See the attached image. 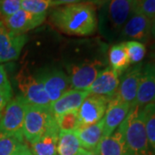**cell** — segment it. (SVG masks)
Instances as JSON below:
<instances>
[{"instance_id": "20", "label": "cell", "mask_w": 155, "mask_h": 155, "mask_svg": "<svg viewBox=\"0 0 155 155\" xmlns=\"http://www.w3.org/2000/svg\"><path fill=\"white\" fill-rule=\"evenodd\" d=\"M59 128L56 122L48 129V131L31 144V153L33 155H57V142L59 139Z\"/></svg>"}, {"instance_id": "11", "label": "cell", "mask_w": 155, "mask_h": 155, "mask_svg": "<svg viewBox=\"0 0 155 155\" xmlns=\"http://www.w3.org/2000/svg\"><path fill=\"white\" fill-rule=\"evenodd\" d=\"M27 35H15L0 21V63L18 59L28 41Z\"/></svg>"}, {"instance_id": "22", "label": "cell", "mask_w": 155, "mask_h": 155, "mask_svg": "<svg viewBox=\"0 0 155 155\" xmlns=\"http://www.w3.org/2000/svg\"><path fill=\"white\" fill-rule=\"evenodd\" d=\"M81 148L74 132H60L57 142V155H78Z\"/></svg>"}, {"instance_id": "23", "label": "cell", "mask_w": 155, "mask_h": 155, "mask_svg": "<svg viewBox=\"0 0 155 155\" xmlns=\"http://www.w3.org/2000/svg\"><path fill=\"white\" fill-rule=\"evenodd\" d=\"M24 143L22 134L0 133V155H13Z\"/></svg>"}, {"instance_id": "27", "label": "cell", "mask_w": 155, "mask_h": 155, "mask_svg": "<svg viewBox=\"0 0 155 155\" xmlns=\"http://www.w3.org/2000/svg\"><path fill=\"white\" fill-rule=\"evenodd\" d=\"M52 7L51 0H22L21 9L35 15L48 14V11Z\"/></svg>"}, {"instance_id": "25", "label": "cell", "mask_w": 155, "mask_h": 155, "mask_svg": "<svg viewBox=\"0 0 155 155\" xmlns=\"http://www.w3.org/2000/svg\"><path fill=\"white\" fill-rule=\"evenodd\" d=\"M54 118L60 132H75L79 127L78 110L68 111Z\"/></svg>"}, {"instance_id": "17", "label": "cell", "mask_w": 155, "mask_h": 155, "mask_svg": "<svg viewBox=\"0 0 155 155\" xmlns=\"http://www.w3.org/2000/svg\"><path fill=\"white\" fill-rule=\"evenodd\" d=\"M89 95L90 93L87 91L71 89L70 91L62 95L60 98L51 103L50 112L54 117H56L68 111L78 110L84 100Z\"/></svg>"}, {"instance_id": "1", "label": "cell", "mask_w": 155, "mask_h": 155, "mask_svg": "<svg viewBox=\"0 0 155 155\" xmlns=\"http://www.w3.org/2000/svg\"><path fill=\"white\" fill-rule=\"evenodd\" d=\"M50 22L58 30L67 35H93L97 29V6L90 2L56 6L50 12Z\"/></svg>"}, {"instance_id": "31", "label": "cell", "mask_w": 155, "mask_h": 155, "mask_svg": "<svg viewBox=\"0 0 155 155\" xmlns=\"http://www.w3.org/2000/svg\"><path fill=\"white\" fill-rule=\"evenodd\" d=\"M12 96L7 94L5 91L0 90V112H3L7 104L11 101Z\"/></svg>"}, {"instance_id": "14", "label": "cell", "mask_w": 155, "mask_h": 155, "mask_svg": "<svg viewBox=\"0 0 155 155\" xmlns=\"http://www.w3.org/2000/svg\"><path fill=\"white\" fill-rule=\"evenodd\" d=\"M131 107L121 100L116 94L108 103L104 117L103 138L111 135L127 117Z\"/></svg>"}, {"instance_id": "7", "label": "cell", "mask_w": 155, "mask_h": 155, "mask_svg": "<svg viewBox=\"0 0 155 155\" xmlns=\"http://www.w3.org/2000/svg\"><path fill=\"white\" fill-rule=\"evenodd\" d=\"M28 103L20 95L7 104L0 119V133L22 134Z\"/></svg>"}, {"instance_id": "36", "label": "cell", "mask_w": 155, "mask_h": 155, "mask_svg": "<svg viewBox=\"0 0 155 155\" xmlns=\"http://www.w3.org/2000/svg\"><path fill=\"white\" fill-rule=\"evenodd\" d=\"M150 57L153 59V61H155V42L152 45V47H151V54H150Z\"/></svg>"}, {"instance_id": "3", "label": "cell", "mask_w": 155, "mask_h": 155, "mask_svg": "<svg viewBox=\"0 0 155 155\" xmlns=\"http://www.w3.org/2000/svg\"><path fill=\"white\" fill-rule=\"evenodd\" d=\"M120 127L128 155H155L148 142L141 108H131Z\"/></svg>"}, {"instance_id": "13", "label": "cell", "mask_w": 155, "mask_h": 155, "mask_svg": "<svg viewBox=\"0 0 155 155\" xmlns=\"http://www.w3.org/2000/svg\"><path fill=\"white\" fill-rule=\"evenodd\" d=\"M47 15L48 14L35 15L21 9L15 14L3 18L0 21L5 24V26L11 33L23 35L42 24L46 20Z\"/></svg>"}, {"instance_id": "33", "label": "cell", "mask_w": 155, "mask_h": 155, "mask_svg": "<svg viewBox=\"0 0 155 155\" xmlns=\"http://www.w3.org/2000/svg\"><path fill=\"white\" fill-rule=\"evenodd\" d=\"M13 155H33L31 153L30 147L26 143L22 144L18 149L16 151V153Z\"/></svg>"}, {"instance_id": "5", "label": "cell", "mask_w": 155, "mask_h": 155, "mask_svg": "<svg viewBox=\"0 0 155 155\" xmlns=\"http://www.w3.org/2000/svg\"><path fill=\"white\" fill-rule=\"evenodd\" d=\"M20 96L28 104L50 109L51 102L39 78L27 68H21L16 76Z\"/></svg>"}, {"instance_id": "9", "label": "cell", "mask_w": 155, "mask_h": 155, "mask_svg": "<svg viewBox=\"0 0 155 155\" xmlns=\"http://www.w3.org/2000/svg\"><path fill=\"white\" fill-rule=\"evenodd\" d=\"M110 100V98L99 95H89L78 110L79 127L92 125L101 121Z\"/></svg>"}, {"instance_id": "34", "label": "cell", "mask_w": 155, "mask_h": 155, "mask_svg": "<svg viewBox=\"0 0 155 155\" xmlns=\"http://www.w3.org/2000/svg\"><path fill=\"white\" fill-rule=\"evenodd\" d=\"M151 38L155 41V16L151 19Z\"/></svg>"}, {"instance_id": "15", "label": "cell", "mask_w": 155, "mask_h": 155, "mask_svg": "<svg viewBox=\"0 0 155 155\" xmlns=\"http://www.w3.org/2000/svg\"><path fill=\"white\" fill-rule=\"evenodd\" d=\"M153 102H155V61H152L142 67L134 107L142 109Z\"/></svg>"}, {"instance_id": "6", "label": "cell", "mask_w": 155, "mask_h": 155, "mask_svg": "<svg viewBox=\"0 0 155 155\" xmlns=\"http://www.w3.org/2000/svg\"><path fill=\"white\" fill-rule=\"evenodd\" d=\"M107 67L100 60L86 61L80 64H74L67 67L68 78L72 89L87 91L94 82L97 76Z\"/></svg>"}, {"instance_id": "8", "label": "cell", "mask_w": 155, "mask_h": 155, "mask_svg": "<svg viewBox=\"0 0 155 155\" xmlns=\"http://www.w3.org/2000/svg\"><path fill=\"white\" fill-rule=\"evenodd\" d=\"M151 39V19L141 14L133 12L123 26L117 41H137L142 43Z\"/></svg>"}, {"instance_id": "2", "label": "cell", "mask_w": 155, "mask_h": 155, "mask_svg": "<svg viewBox=\"0 0 155 155\" xmlns=\"http://www.w3.org/2000/svg\"><path fill=\"white\" fill-rule=\"evenodd\" d=\"M134 0H105L98 7L97 29L110 42L117 41L123 26L134 12Z\"/></svg>"}, {"instance_id": "12", "label": "cell", "mask_w": 155, "mask_h": 155, "mask_svg": "<svg viewBox=\"0 0 155 155\" xmlns=\"http://www.w3.org/2000/svg\"><path fill=\"white\" fill-rule=\"evenodd\" d=\"M143 64L139 63L128 67L121 75L119 79V86L116 91V96L133 108L136 100L139 82L141 75Z\"/></svg>"}, {"instance_id": "38", "label": "cell", "mask_w": 155, "mask_h": 155, "mask_svg": "<svg viewBox=\"0 0 155 155\" xmlns=\"http://www.w3.org/2000/svg\"><path fill=\"white\" fill-rule=\"evenodd\" d=\"M1 116H2V112H0V119H1Z\"/></svg>"}, {"instance_id": "16", "label": "cell", "mask_w": 155, "mask_h": 155, "mask_svg": "<svg viewBox=\"0 0 155 155\" xmlns=\"http://www.w3.org/2000/svg\"><path fill=\"white\" fill-rule=\"evenodd\" d=\"M120 75L110 67H106L97 76L94 82L87 90L90 94L99 95L108 98L116 94L119 86Z\"/></svg>"}, {"instance_id": "24", "label": "cell", "mask_w": 155, "mask_h": 155, "mask_svg": "<svg viewBox=\"0 0 155 155\" xmlns=\"http://www.w3.org/2000/svg\"><path fill=\"white\" fill-rule=\"evenodd\" d=\"M142 110L148 142L155 154V102L145 106Z\"/></svg>"}, {"instance_id": "18", "label": "cell", "mask_w": 155, "mask_h": 155, "mask_svg": "<svg viewBox=\"0 0 155 155\" xmlns=\"http://www.w3.org/2000/svg\"><path fill=\"white\" fill-rule=\"evenodd\" d=\"M81 147L89 151H95L104 134V118L98 122L84 127H78L74 132Z\"/></svg>"}, {"instance_id": "26", "label": "cell", "mask_w": 155, "mask_h": 155, "mask_svg": "<svg viewBox=\"0 0 155 155\" xmlns=\"http://www.w3.org/2000/svg\"><path fill=\"white\" fill-rule=\"evenodd\" d=\"M124 42L130 64L135 65L141 63L147 53V48L144 43L137 41H127Z\"/></svg>"}, {"instance_id": "21", "label": "cell", "mask_w": 155, "mask_h": 155, "mask_svg": "<svg viewBox=\"0 0 155 155\" xmlns=\"http://www.w3.org/2000/svg\"><path fill=\"white\" fill-rule=\"evenodd\" d=\"M109 63L110 67L120 76L129 67L130 61L124 41L111 46L109 50Z\"/></svg>"}, {"instance_id": "10", "label": "cell", "mask_w": 155, "mask_h": 155, "mask_svg": "<svg viewBox=\"0 0 155 155\" xmlns=\"http://www.w3.org/2000/svg\"><path fill=\"white\" fill-rule=\"evenodd\" d=\"M37 77L42 84L51 103L60 98L64 93L72 89L69 78L61 70H44Z\"/></svg>"}, {"instance_id": "29", "label": "cell", "mask_w": 155, "mask_h": 155, "mask_svg": "<svg viewBox=\"0 0 155 155\" xmlns=\"http://www.w3.org/2000/svg\"><path fill=\"white\" fill-rule=\"evenodd\" d=\"M22 0H0V20L21 10Z\"/></svg>"}, {"instance_id": "28", "label": "cell", "mask_w": 155, "mask_h": 155, "mask_svg": "<svg viewBox=\"0 0 155 155\" xmlns=\"http://www.w3.org/2000/svg\"><path fill=\"white\" fill-rule=\"evenodd\" d=\"M134 12L152 19L155 16V0H134Z\"/></svg>"}, {"instance_id": "4", "label": "cell", "mask_w": 155, "mask_h": 155, "mask_svg": "<svg viewBox=\"0 0 155 155\" xmlns=\"http://www.w3.org/2000/svg\"><path fill=\"white\" fill-rule=\"evenodd\" d=\"M55 122V118L51 114L49 109L28 104L22 127L24 140L33 144Z\"/></svg>"}, {"instance_id": "35", "label": "cell", "mask_w": 155, "mask_h": 155, "mask_svg": "<svg viewBox=\"0 0 155 155\" xmlns=\"http://www.w3.org/2000/svg\"><path fill=\"white\" fill-rule=\"evenodd\" d=\"M78 155H98V153L96 151H89V150L81 148Z\"/></svg>"}, {"instance_id": "19", "label": "cell", "mask_w": 155, "mask_h": 155, "mask_svg": "<svg viewBox=\"0 0 155 155\" xmlns=\"http://www.w3.org/2000/svg\"><path fill=\"white\" fill-rule=\"evenodd\" d=\"M95 151L98 155H128L122 127L119 126L111 135L102 138Z\"/></svg>"}, {"instance_id": "32", "label": "cell", "mask_w": 155, "mask_h": 155, "mask_svg": "<svg viewBox=\"0 0 155 155\" xmlns=\"http://www.w3.org/2000/svg\"><path fill=\"white\" fill-rule=\"evenodd\" d=\"M86 0H51L52 7L56 6L65 5H70V4H76V3H81L85 2Z\"/></svg>"}, {"instance_id": "30", "label": "cell", "mask_w": 155, "mask_h": 155, "mask_svg": "<svg viewBox=\"0 0 155 155\" xmlns=\"http://www.w3.org/2000/svg\"><path fill=\"white\" fill-rule=\"evenodd\" d=\"M0 90L5 91L7 94L12 96L11 84L7 77L5 69L2 65H0Z\"/></svg>"}, {"instance_id": "37", "label": "cell", "mask_w": 155, "mask_h": 155, "mask_svg": "<svg viewBox=\"0 0 155 155\" xmlns=\"http://www.w3.org/2000/svg\"><path fill=\"white\" fill-rule=\"evenodd\" d=\"M104 1H105V0H86L85 2H90V3H92V4H94L95 5L97 6L99 5L100 4H102Z\"/></svg>"}]
</instances>
